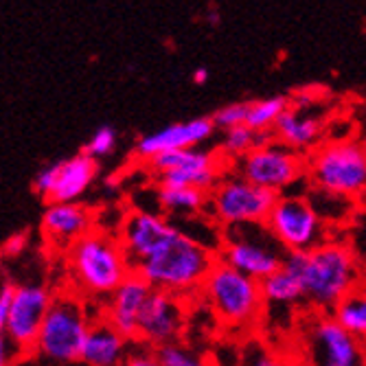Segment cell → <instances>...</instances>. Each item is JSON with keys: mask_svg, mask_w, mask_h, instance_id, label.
Masks as SVG:
<instances>
[{"mask_svg": "<svg viewBox=\"0 0 366 366\" xmlns=\"http://www.w3.org/2000/svg\"><path fill=\"white\" fill-rule=\"evenodd\" d=\"M11 360H14V349L7 342V338L0 334V366H11Z\"/></svg>", "mask_w": 366, "mask_h": 366, "instance_id": "33", "label": "cell"}, {"mask_svg": "<svg viewBox=\"0 0 366 366\" xmlns=\"http://www.w3.org/2000/svg\"><path fill=\"white\" fill-rule=\"evenodd\" d=\"M281 265L301 281L303 301L320 312H331L338 301L362 285L353 248L338 239H329L310 252H285Z\"/></svg>", "mask_w": 366, "mask_h": 366, "instance_id": "2", "label": "cell"}, {"mask_svg": "<svg viewBox=\"0 0 366 366\" xmlns=\"http://www.w3.org/2000/svg\"><path fill=\"white\" fill-rule=\"evenodd\" d=\"M11 296H14V285L5 283L0 287V334L5 331L7 325V316H9V307H11Z\"/></svg>", "mask_w": 366, "mask_h": 366, "instance_id": "31", "label": "cell"}, {"mask_svg": "<svg viewBox=\"0 0 366 366\" xmlns=\"http://www.w3.org/2000/svg\"><path fill=\"white\" fill-rule=\"evenodd\" d=\"M272 139L296 154L312 152L320 145L325 134V121L318 112H312L307 106L290 104V108L272 125Z\"/></svg>", "mask_w": 366, "mask_h": 366, "instance_id": "18", "label": "cell"}, {"mask_svg": "<svg viewBox=\"0 0 366 366\" xmlns=\"http://www.w3.org/2000/svg\"><path fill=\"white\" fill-rule=\"evenodd\" d=\"M292 99L285 94H274L268 99H257V102H246V119L244 125L252 132H270L277 119L290 108Z\"/></svg>", "mask_w": 366, "mask_h": 366, "instance_id": "25", "label": "cell"}, {"mask_svg": "<svg viewBox=\"0 0 366 366\" xmlns=\"http://www.w3.org/2000/svg\"><path fill=\"white\" fill-rule=\"evenodd\" d=\"M154 353H156V360L160 366H209V362L202 353L180 340L158 347Z\"/></svg>", "mask_w": 366, "mask_h": 366, "instance_id": "26", "label": "cell"}, {"mask_svg": "<svg viewBox=\"0 0 366 366\" xmlns=\"http://www.w3.org/2000/svg\"><path fill=\"white\" fill-rule=\"evenodd\" d=\"M272 141V132H252L246 125H237L224 132L222 143H219V156L226 160V164L235 162L244 154H248L254 147H261Z\"/></svg>", "mask_w": 366, "mask_h": 366, "instance_id": "24", "label": "cell"}, {"mask_svg": "<svg viewBox=\"0 0 366 366\" xmlns=\"http://www.w3.org/2000/svg\"><path fill=\"white\" fill-rule=\"evenodd\" d=\"M26 246H29V235H26V232H16V235H11L5 242V246H3V250H0V254L9 257V259H16V257H20L26 250Z\"/></svg>", "mask_w": 366, "mask_h": 366, "instance_id": "30", "label": "cell"}, {"mask_svg": "<svg viewBox=\"0 0 366 366\" xmlns=\"http://www.w3.org/2000/svg\"><path fill=\"white\" fill-rule=\"evenodd\" d=\"M213 134H215V127H213L211 119L197 117L191 121L164 125L156 132H149V134H143L134 145V154L139 160L147 162L149 158H154L158 154L202 147L204 143H209L213 139Z\"/></svg>", "mask_w": 366, "mask_h": 366, "instance_id": "16", "label": "cell"}, {"mask_svg": "<svg viewBox=\"0 0 366 366\" xmlns=\"http://www.w3.org/2000/svg\"><path fill=\"white\" fill-rule=\"evenodd\" d=\"M334 318V322L338 327H342L347 334L364 340L366 336V296L364 290H353L351 294H347L342 301H338L329 314Z\"/></svg>", "mask_w": 366, "mask_h": 366, "instance_id": "23", "label": "cell"}, {"mask_svg": "<svg viewBox=\"0 0 366 366\" xmlns=\"http://www.w3.org/2000/svg\"><path fill=\"white\" fill-rule=\"evenodd\" d=\"M263 226L285 252H310L331 239V228L316 215L305 193H281Z\"/></svg>", "mask_w": 366, "mask_h": 366, "instance_id": "9", "label": "cell"}, {"mask_svg": "<svg viewBox=\"0 0 366 366\" xmlns=\"http://www.w3.org/2000/svg\"><path fill=\"white\" fill-rule=\"evenodd\" d=\"M184 298L160 290H152L137 322V345L156 351L158 347L178 342L184 331Z\"/></svg>", "mask_w": 366, "mask_h": 366, "instance_id": "15", "label": "cell"}, {"mask_svg": "<svg viewBox=\"0 0 366 366\" xmlns=\"http://www.w3.org/2000/svg\"><path fill=\"white\" fill-rule=\"evenodd\" d=\"M246 366H283L270 351L265 349H254L250 357L246 360Z\"/></svg>", "mask_w": 366, "mask_h": 366, "instance_id": "32", "label": "cell"}, {"mask_svg": "<svg viewBox=\"0 0 366 366\" xmlns=\"http://www.w3.org/2000/svg\"><path fill=\"white\" fill-rule=\"evenodd\" d=\"M215 259V250L195 242L180 230V226L172 224L169 230L132 265V272L139 274L152 290L184 298L199 290Z\"/></svg>", "mask_w": 366, "mask_h": 366, "instance_id": "1", "label": "cell"}, {"mask_svg": "<svg viewBox=\"0 0 366 366\" xmlns=\"http://www.w3.org/2000/svg\"><path fill=\"white\" fill-rule=\"evenodd\" d=\"M158 189V204L164 217L189 219L207 211V191L199 189Z\"/></svg>", "mask_w": 366, "mask_h": 366, "instance_id": "21", "label": "cell"}, {"mask_svg": "<svg viewBox=\"0 0 366 366\" xmlns=\"http://www.w3.org/2000/svg\"><path fill=\"white\" fill-rule=\"evenodd\" d=\"M94 230V215L81 202L71 204H49L42 215V232L44 237L55 244L69 248L84 235Z\"/></svg>", "mask_w": 366, "mask_h": 366, "instance_id": "19", "label": "cell"}, {"mask_svg": "<svg viewBox=\"0 0 366 366\" xmlns=\"http://www.w3.org/2000/svg\"><path fill=\"white\" fill-rule=\"evenodd\" d=\"M121 366H160L156 360L154 349H147L143 345H134V349L129 351V355L125 357V362Z\"/></svg>", "mask_w": 366, "mask_h": 366, "instance_id": "29", "label": "cell"}, {"mask_svg": "<svg viewBox=\"0 0 366 366\" xmlns=\"http://www.w3.org/2000/svg\"><path fill=\"white\" fill-rule=\"evenodd\" d=\"M97 172H99V162L79 152L71 158L55 160L40 167L36 178H33V189L49 204L79 202L90 189V184L97 180Z\"/></svg>", "mask_w": 366, "mask_h": 366, "instance_id": "14", "label": "cell"}, {"mask_svg": "<svg viewBox=\"0 0 366 366\" xmlns=\"http://www.w3.org/2000/svg\"><path fill=\"white\" fill-rule=\"evenodd\" d=\"M277 197L279 195L250 184L232 169H226L207 193V213L222 228L263 224Z\"/></svg>", "mask_w": 366, "mask_h": 366, "instance_id": "8", "label": "cell"}, {"mask_svg": "<svg viewBox=\"0 0 366 366\" xmlns=\"http://www.w3.org/2000/svg\"><path fill=\"white\" fill-rule=\"evenodd\" d=\"M209 22H211V24H219V14H217V11H211Z\"/></svg>", "mask_w": 366, "mask_h": 366, "instance_id": "35", "label": "cell"}, {"mask_svg": "<svg viewBox=\"0 0 366 366\" xmlns=\"http://www.w3.org/2000/svg\"><path fill=\"white\" fill-rule=\"evenodd\" d=\"M90 322L92 318L81 296L73 292L53 296L36 345H33V353L53 364L79 362Z\"/></svg>", "mask_w": 366, "mask_h": 366, "instance_id": "5", "label": "cell"}, {"mask_svg": "<svg viewBox=\"0 0 366 366\" xmlns=\"http://www.w3.org/2000/svg\"><path fill=\"white\" fill-rule=\"evenodd\" d=\"M305 180L314 189L355 199L366 189V152L360 141L340 139L320 143L305 158Z\"/></svg>", "mask_w": 366, "mask_h": 366, "instance_id": "4", "label": "cell"}, {"mask_svg": "<svg viewBox=\"0 0 366 366\" xmlns=\"http://www.w3.org/2000/svg\"><path fill=\"white\" fill-rule=\"evenodd\" d=\"M303 340L310 366H364V340L347 334L329 314L307 320Z\"/></svg>", "mask_w": 366, "mask_h": 366, "instance_id": "12", "label": "cell"}, {"mask_svg": "<svg viewBox=\"0 0 366 366\" xmlns=\"http://www.w3.org/2000/svg\"><path fill=\"white\" fill-rule=\"evenodd\" d=\"M114 147H117V129L112 125H102L92 132V137L86 141L81 154L92 160H99V158L110 156Z\"/></svg>", "mask_w": 366, "mask_h": 366, "instance_id": "27", "label": "cell"}, {"mask_svg": "<svg viewBox=\"0 0 366 366\" xmlns=\"http://www.w3.org/2000/svg\"><path fill=\"white\" fill-rule=\"evenodd\" d=\"M145 164L156 176V184L162 189H199L207 193L228 169L226 160H222L219 154H213L204 147L158 154Z\"/></svg>", "mask_w": 366, "mask_h": 366, "instance_id": "11", "label": "cell"}, {"mask_svg": "<svg viewBox=\"0 0 366 366\" xmlns=\"http://www.w3.org/2000/svg\"><path fill=\"white\" fill-rule=\"evenodd\" d=\"M152 287L139 274L132 272L104 301L102 318L108 320L121 336L137 342V322Z\"/></svg>", "mask_w": 366, "mask_h": 366, "instance_id": "17", "label": "cell"}, {"mask_svg": "<svg viewBox=\"0 0 366 366\" xmlns=\"http://www.w3.org/2000/svg\"><path fill=\"white\" fill-rule=\"evenodd\" d=\"M202 290L213 314L226 327H250L263 312L259 283L217 261L204 277Z\"/></svg>", "mask_w": 366, "mask_h": 366, "instance_id": "7", "label": "cell"}, {"mask_svg": "<svg viewBox=\"0 0 366 366\" xmlns=\"http://www.w3.org/2000/svg\"><path fill=\"white\" fill-rule=\"evenodd\" d=\"M209 77H211L209 69H195V71H193V81H195L197 86H204V84L209 81Z\"/></svg>", "mask_w": 366, "mask_h": 366, "instance_id": "34", "label": "cell"}, {"mask_svg": "<svg viewBox=\"0 0 366 366\" xmlns=\"http://www.w3.org/2000/svg\"><path fill=\"white\" fill-rule=\"evenodd\" d=\"M263 305H279V307H290L296 303H303V287L301 281L296 279L290 270H285L283 265L272 272L268 279H263L259 283Z\"/></svg>", "mask_w": 366, "mask_h": 366, "instance_id": "22", "label": "cell"}, {"mask_svg": "<svg viewBox=\"0 0 366 366\" xmlns=\"http://www.w3.org/2000/svg\"><path fill=\"white\" fill-rule=\"evenodd\" d=\"M213 127L215 129H230V127H237V125H244V119H246V102H237V104H228V106H222L219 110L213 112V117H209Z\"/></svg>", "mask_w": 366, "mask_h": 366, "instance_id": "28", "label": "cell"}, {"mask_svg": "<svg viewBox=\"0 0 366 366\" xmlns=\"http://www.w3.org/2000/svg\"><path fill=\"white\" fill-rule=\"evenodd\" d=\"M215 257L228 268L261 283L281 268L285 250L274 242L263 224H242L226 226L222 230V242L217 244Z\"/></svg>", "mask_w": 366, "mask_h": 366, "instance_id": "6", "label": "cell"}, {"mask_svg": "<svg viewBox=\"0 0 366 366\" xmlns=\"http://www.w3.org/2000/svg\"><path fill=\"white\" fill-rule=\"evenodd\" d=\"M137 342L127 340L102 316L92 318L79 362L86 366H121Z\"/></svg>", "mask_w": 366, "mask_h": 366, "instance_id": "20", "label": "cell"}, {"mask_svg": "<svg viewBox=\"0 0 366 366\" xmlns=\"http://www.w3.org/2000/svg\"><path fill=\"white\" fill-rule=\"evenodd\" d=\"M66 261L77 290L104 301L132 274L117 235L99 228L66 248Z\"/></svg>", "mask_w": 366, "mask_h": 366, "instance_id": "3", "label": "cell"}, {"mask_svg": "<svg viewBox=\"0 0 366 366\" xmlns=\"http://www.w3.org/2000/svg\"><path fill=\"white\" fill-rule=\"evenodd\" d=\"M53 294L42 283H22L14 285L11 307L3 336L11 345L14 353H33V345L40 334L44 316L51 307Z\"/></svg>", "mask_w": 366, "mask_h": 366, "instance_id": "13", "label": "cell"}, {"mask_svg": "<svg viewBox=\"0 0 366 366\" xmlns=\"http://www.w3.org/2000/svg\"><path fill=\"white\" fill-rule=\"evenodd\" d=\"M228 169L259 189L281 195L305 180V156L272 139L270 143L254 147L235 162H230Z\"/></svg>", "mask_w": 366, "mask_h": 366, "instance_id": "10", "label": "cell"}]
</instances>
